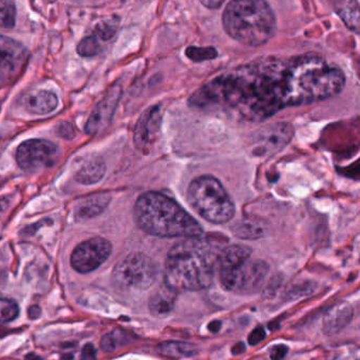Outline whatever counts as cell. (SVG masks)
Segmentation results:
<instances>
[{
  "instance_id": "27",
  "label": "cell",
  "mask_w": 360,
  "mask_h": 360,
  "mask_svg": "<svg viewBox=\"0 0 360 360\" xmlns=\"http://www.w3.org/2000/svg\"><path fill=\"white\" fill-rule=\"evenodd\" d=\"M287 347H285V345H279V346L274 347L271 351V359L272 360H283L287 356Z\"/></svg>"
},
{
  "instance_id": "7",
  "label": "cell",
  "mask_w": 360,
  "mask_h": 360,
  "mask_svg": "<svg viewBox=\"0 0 360 360\" xmlns=\"http://www.w3.org/2000/svg\"><path fill=\"white\" fill-rule=\"evenodd\" d=\"M158 276L156 262L143 253H131L120 260L113 270L114 285L129 293L146 291Z\"/></svg>"
},
{
  "instance_id": "4",
  "label": "cell",
  "mask_w": 360,
  "mask_h": 360,
  "mask_svg": "<svg viewBox=\"0 0 360 360\" xmlns=\"http://www.w3.org/2000/svg\"><path fill=\"white\" fill-rule=\"evenodd\" d=\"M222 20L226 33L245 46H263L276 33V17L266 0H232Z\"/></svg>"
},
{
  "instance_id": "1",
  "label": "cell",
  "mask_w": 360,
  "mask_h": 360,
  "mask_svg": "<svg viewBox=\"0 0 360 360\" xmlns=\"http://www.w3.org/2000/svg\"><path fill=\"white\" fill-rule=\"evenodd\" d=\"M346 76L316 53L266 57L211 79L190 97V105L244 122H261L287 108L312 105L342 92Z\"/></svg>"
},
{
  "instance_id": "20",
  "label": "cell",
  "mask_w": 360,
  "mask_h": 360,
  "mask_svg": "<svg viewBox=\"0 0 360 360\" xmlns=\"http://www.w3.org/2000/svg\"><path fill=\"white\" fill-rule=\"evenodd\" d=\"M16 21L14 0H0V27L12 29Z\"/></svg>"
},
{
  "instance_id": "23",
  "label": "cell",
  "mask_w": 360,
  "mask_h": 360,
  "mask_svg": "<svg viewBox=\"0 0 360 360\" xmlns=\"http://www.w3.org/2000/svg\"><path fill=\"white\" fill-rule=\"evenodd\" d=\"M99 51H101V46L94 35L84 38L77 46L78 54L84 57L94 56L99 54Z\"/></svg>"
},
{
  "instance_id": "28",
  "label": "cell",
  "mask_w": 360,
  "mask_h": 360,
  "mask_svg": "<svg viewBox=\"0 0 360 360\" xmlns=\"http://www.w3.org/2000/svg\"><path fill=\"white\" fill-rule=\"evenodd\" d=\"M59 135H61V136H63V134H65V137H67V139H69V137L73 136V128H72L71 124H63L61 126H59V130H58Z\"/></svg>"
},
{
  "instance_id": "18",
  "label": "cell",
  "mask_w": 360,
  "mask_h": 360,
  "mask_svg": "<svg viewBox=\"0 0 360 360\" xmlns=\"http://www.w3.org/2000/svg\"><path fill=\"white\" fill-rule=\"evenodd\" d=\"M105 174V165L101 162H89L77 173V180L82 184H91L99 181Z\"/></svg>"
},
{
  "instance_id": "21",
  "label": "cell",
  "mask_w": 360,
  "mask_h": 360,
  "mask_svg": "<svg viewBox=\"0 0 360 360\" xmlns=\"http://www.w3.org/2000/svg\"><path fill=\"white\" fill-rule=\"evenodd\" d=\"M19 314V307L15 300L0 296V323H10Z\"/></svg>"
},
{
  "instance_id": "2",
  "label": "cell",
  "mask_w": 360,
  "mask_h": 360,
  "mask_svg": "<svg viewBox=\"0 0 360 360\" xmlns=\"http://www.w3.org/2000/svg\"><path fill=\"white\" fill-rule=\"evenodd\" d=\"M220 252L209 240L194 237L177 243L167 254L165 285L179 291H201L211 287Z\"/></svg>"
},
{
  "instance_id": "11",
  "label": "cell",
  "mask_w": 360,
  "mask_h": 360,
  "mask_svg": "<svg viewBox=\"0 0 360 360\" xmlns=\"http://www.w3.org/2000/svg\"><path fill=\"white\" fill-rule=\"evenodd\" d=\"M29 52L16 40L0 35V82L18 75L27 63Z\"/></svg>"
},
{
  "instance_id": "3",
  "label": "cell",
  "mask_w": 360,
  "mask_h": 360,
  "mask_svg": "<svg viewBox=\"0 0 360 360\" xmlns=\"http://www.w3.org/2000/svg\"><path fill=\"white\" fill-rule=\"evenodd\" d=\"M137 226L152 236L164 238H194L203 233L201 224L170 197L147 192L135 205Z\"/></svg>"
},
{
  "instance_id": "22",
  "label": "cell",
  "mask_w": 360,
  "mask_h": 360,
  "mask_svg": "<svg viewBox=\"0 0 360 360\" xmlns=\"http://www.w3.org/2000/svg\"><path fill=\"white\" fill-rule=\"evenodd\" d=\"M105 197L99 196L93 200L85 201L84 205H80V215L85 216V217H90V216L97 215L103 211L104 207L107 205V200H105Z\"/></svg>"
},
{
  "instance_id": "16",
  "label": "cell",
  "mask_w": 360,
  "mask_h": 360,
  "mask_svg": "<svg viewBox=\"0 0 360 360\" xmlns=\"http://www.w3.org/2000/svg\"><path fill=\"white\" fill-rule=\"evenodd\" d=\"M158 116L159 112L156 109H151L146 112L139 120V124L135 128V141L139 149H143L151 141L152 135L158 129Z\"/></svg>"
},
{
  "instance_id": "15",
  "label": "cell",
  "mask_w": 360,
  "mask_h": 360,
  "mask_svg": "<svg viewBox=\"0 0 360 360\" xmlns=\"http://www.w3.org/2000/svg\"><path fill=\"white\" fill-rule=\"evenodd\" d=\"M175 297L177 292L165 285L150 298V312L159 319L168 316L175 308Z\"/></svg>"
},
{
  "instance_id": "5",
  "label": "cell",
  "mask_w": 360,
  "mask_h": 360,
  "mask_svg": "<svg viewBox=\"0 0 360 360\" xmlns=\"http://www.w3.org/2000/svg\"><path fill=\"white\" fill-rule=\"evenodd\" d=\"M217 266L223 289L236 294L255 293L268 273V264L253 259L252 250L241 245H230L220 252Z\"/></svg>"
},
{
  "instance_id": "19",
  "label": "cell",
  "mask_w": 360,
  "mask_h": 360,
  "mask_svg": "<svg viewBox=\"0 0 360 360\" xmlns=\"http://www.w3.org/2000/svg\"><path fill=\"white\" fill-rule=\"evenodd\" d=\"M232 232L242 238H259L263 235L264 229L259 222L253 220H240L232 226Z\"/></svg>"
},
{
  "instance_id": "17",
  "label": "cell",
  "mask_w": 360,
  "mask_h": 360,
  "mask_svg": "<svg viewBox=\"0 0 360 360\" xmlns=\"http://www.w3.org/2000/svg\"><path fill=\"white\" fill-rule=\"evenodd\" d=\"M159 351L161 354L170 359H186L190 357L196 353V348L190 344L180 342H163L159 347Z\"/></svg>"
},
{
  "instance_id": "8",
  "label": "cell",
  "mask_w": 360,
  "mask_h": 360,
  "mask_svg": "<svg viewBox=\"0 0 360 360\" xmlns=\"http://www.w3.org/2000/svg\"><path fill=\"white\" fill-rule=\"evenodd\" d=\"M59 158L55 143L44 139H30L19 146L16 160L18 166L27 172H38L50 168Z\"/></svg>"
},
{
  "instance_id": "26",
  "label": "cell",
  "mask_w": 360,
  "mask_h": 360,
  "mask_svg": "<svg viewBox=\"0 0 360 360\" xmlns=\"http://www.w3.org/2000/svg\"><path fill=\"white\" fill-rule=\"evenodd\" d=\"M266 330L263 329V328H256V329L254 330L253 332H252L251 335H249V345H252V346H256V345L259 344V342H261L262 340H263L264 338H266Z\"/></svg>"
},
{
  "instance_id": "6",
  "label": "cell",
  "mask_w": 360,
  "mask_h": 360,
  "mask_svg": "<svg viewBox=\"0 0 360 360\" xmlns=\"http://www.w3.org/2000/svg\"><path fill=\"white\" fill-rule=\"evenodd\" d=\"M188 202L206 221L223 224L234 217V202L219 179L203 175L192 180L187 190Z\"/></svg>"
},
{
  "instance_id": "13",
  "label": "cell",
  "mask_w": 360,
  "mask_h": 360,
  "mask_svg": "<svg viewBox=\"0 0 360 360\" xmlns=\"http://www.w3.org/2000/svg\"><path fill=\"white\" fill-rule=\"evenodd\" d=\"M354 311L347 302H340L330 308L323 317V329L325 335L340 333L352 321Z\"/></svg>"
},
{
  "instance_id": "12",
  "label": "cell",
  "mask_w": 360,
  "mask_h": 360,
  "mask_svg": "<svg viewBox=\"0 0 360 360\" xmlns=\"http://www.w3.org/2000/svg\"><path fill=\"white\" fill-rule=\"evenodd\" d=\"M120 98V88L114 86L97 103L87 122L86 127H85L86 132L89 135L99 134V132L107 128L108 124L111 122L112 116H113Z\"/></svg>"
},
{
  "instance_id": "30",
  "label": "cell",
  "mask_w": 360,
  "mask_h": 360,
  "mask_svg": "<svg viewBox=\"0 0 360 360\" xmlns=\"http://www.w3.org/2000/svg\"><path fill=\"white\" fill-rule=\"evenodd\" d=\"M220 327H221V321H215L211 323V325L209 326V329L213 332V333H216V332L219 331Z\"/></svg>"
},
{
  "instance_id": "14",
  "label": "cell",
  "mask_w": 360,
  "mask_h": 360,
  "mask_svg": "<svg viewBox=\"0 0 360 360\" xmlns=\"http://www.w3.org/2000/svg\"><path fill=\"white\" fill-rule=\"evenodd\" d=\"M57 97L49 91H33L21 98V105L30 113L48 114L56 109Z\"/></svg>"
},
{
  "instance_id": "9",
  "label": "cell",
  "mask_w": 360,
  "mask_h": 360,
  "mask_svg": "<svg viewBox=\"0 0 360 360\" xmlns=\"http://www.w3.org/2000/svg\"><path fill=\"white\" fill-rule=\"evenodd\" d=\"M111 251V243L107 239L101 237L88 239L74 249L71 266L82 274L92 272L108 259Z\"/></svg>"
},
{
  "instance_id": "24",
  "label": "cell",
  "mask_w": 360,
  "mask_h": 360,
  "mask_svg": "<svg viewBox=\"0 0 360 360\" xmlns=\"http://www.w3.org/2000/svg\"><path fill=\"white\" fill-rule=\"evenodd\" d=\"M186 55L194 61H204L213 59L218 55L215 48H197L190 46L186 50Z\"/></svg>"
},
{
  "instance_id": "29",
  "label": "cell",
  "mask_w": 360,
  "mask_h": 360,
  "mask_svg": "<svg viewBox=\"0 0 360 360\" xmlns=\"http://www.w3.org/2000/svg\"><path fill=\"white\" fill-rule=\"evenodd\" d=\"M203 2V4H205L206 6H209V8H215L216 6H221L222 2L224 0H201Z\"/></svg>"
},
{
  "instance_id": "25",
  "label": "cell",
  "mask_w": 360,
  "mask_h": 360,
  "mask_svg": "<svg viewBox=\"0 0 360 360\" xmlns=\"http://www.w3.org/2000/svg\"><path fill=\"white\" fill-rule=\"evenodd\" d=\"M118 336H120V334H116V332L104 336L103 340H101V349L106 352H112V351L116 350V347L118 346Z\"/></svg>"
},
{
  "instance_id": "10",
  "label": "cell",
  "mask_w": 360,
  "mask_h": 360,
  "mask_svg": "<svg viewBox=\"0 0 360 360\" xmlns=\"http://www.w3.org/2000/svg\"><path fill=\"white\" fill-rule=\"evenodd\" d=\"M293 135L291 124L285 122L266 127L254 137V153L258 154V156L273 155L285 148Z\"/></svg>"
}]
</instances>
